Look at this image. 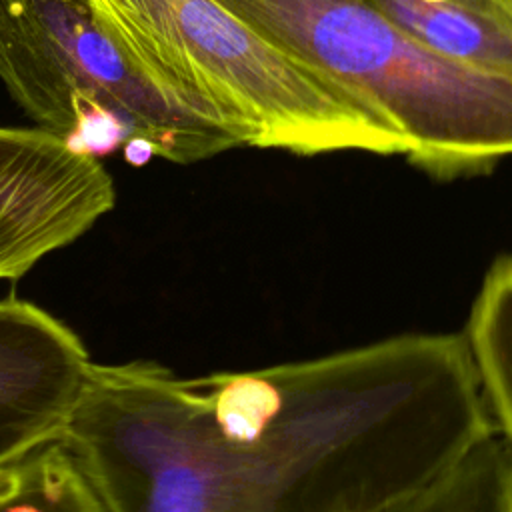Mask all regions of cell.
<instances>
[{"label": "cell", "mask_w": 512, "mask_h": 512, "mask_svg": "<svg viewBox=\"0 0 512 512\" xmlns=\"http://www.w3.org/2000/svg\"><path fill=\"white\" fill-rule=\"evenodd\" d=\"M500 4L506 8V12L512 16V0H500Z\"/></svg>", "instance_id": "8fae6325"}, {"label": "cell", "mask_w": 512, "mask_h": 512, "mask_svg": "<svg viewBox=\"0 0 512 512\" xmlns=\"http://www.w3.org/2000/svg\"><path fill=\"white\" fill-rule=\"evenodd\" d=\"M512 448L492 434L382 512H510Z\"/></svg>", "instance_id": "9c48e42d"}, {"label": "cell", "mask_w": 512, "mask_h": 512, "mask_svg": "<svg viewBox=\"0 0 512 512\" xmlns=\"http://www.w3.org/2000/svg\"><path fill=\"white\" fill-rule=\"evenodd\" d=\"M430 52L512 78V16L500 0H364Z\"/></svg>", "instance_id": "52a82bcc"}, {"label": "cell", "mask_w": 512, "mask_h": 512, "mask_svg": "<svg viewBox=\"0 0 512 512\" xmlns=\"http://www.w3.org/2000/svg\"><path fill=\"white\" fill-rule=\"evenodd\" d=\"M322 74L436 176L512 156V78L446 60L364 0H216Z\"/></svg>", "instance_id": "3957f363"}, {"label": "cell", "mask_w": 512, "mask_h": 512, "mask_svg": "<svg viewBox=\"0 0 512 512\" xmlns=\"http://www.w3.org/2000/svg\"><path fill=\"white\" fill-rule=\"evenodd\" d=\"M0 80L38 128L96 156L124 146L188 164L240 146L132 62L88 0H0Z\"/></svg>", "instance_id": "277c9868"}, {"label": "cell", "mask_w": 512, "mask_h": 512, "mask_svg": "<svg viewBox=\"0 0 512 512\" xmlns=\"http://www.w3.org/2000/svg\"><path fill=\"white\" fill-rule=\"evenodd\" d=\"M496 434L456 332L180 378L96 364L62 444L106 512H382Z\"/></svg>", "instance_id": "6da1fadb"}, {"label": "cell", "mask_w": 512, "mask_h": 512, "mask_svg": "<svg viewBox=\"0 0 512 512\" xmlns=\"http://www.w3.org/2000/svg\"><path fill=\"white\" fill-rule=\"evenodd\" d=\"M510 512H512V510H510Z\"/></svg>", "instance_id": "7c38bea8"}, {"label": "cell", "mask_w": 512, "mask_h": 512, "mask_svg": "<svg viewBox=\"0 0 512 512\" xmlns=\"http://www.w3.org/2000/svg\"><path fill=\"white\" fill-rule=\"evenodd\" d=\"M88 2L132 62L240 146L404 154L394 132L216 0Z\"/></svg>", "instance_id": "7a4b0ae2"}, {"label": "cell", "mask_w": 512, "mask_h": 512, "mask_svg": "<svg viewBox=\"0 0 512 512\" xmlns=\"http://www.w3.org/2000/svg\"><path fill=\"white\" fill-rule=\"evenodd\" d=\"M464 338L494 428L512 448V256L490 266Z\"/></svg>", "instance_id": "ba28073f"}, {"label": "cell", "mask_w": 512, "mask_h": 512, "mask_svg": "<svg viewBox=\"0 0 512 512\" xmlns=\"http://www.w3.org/2000/svg\"><path fill=\"white\" fill-rule=\"evenodd\" d=\"M116 206L100 158L34 126L0 124V280H18Z\"/></svg>", "instance_id": "5b68a950"}, {"label": "cell", "mask_w": 512, "mask_h": 512, "mask_svg": "<svg viewBox=\"0 0 512 512\" xmlns=\"http://www.w3.org/2000/svg\"><path fill=\"white\" fill-rule=\"evenodd\" d=\"M92 364L60 318L30 300L0 298V470L62 440Z\"/></svg>", "instance_id": "8992f818"}, {"label": "cell", "mask_w": 512, "mask_h": 512, "mask_svg": "<svg viewBox=\"0 0 512 512\" xmlns=\"http://www.w3.org/2000/svg\"><path fill=\"white\" fill-rule=\"evenodd\" d=\"M0 512H106L76 460L52 442L0 470Z\"/></svg>", "instance_id": "30bf717a"}]
</instances>
